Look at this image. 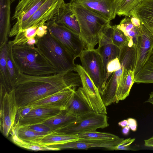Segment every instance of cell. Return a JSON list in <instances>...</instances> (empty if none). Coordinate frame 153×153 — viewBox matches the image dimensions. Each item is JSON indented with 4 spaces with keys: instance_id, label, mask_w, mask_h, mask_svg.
Wrapping results in <instances>:
<instances>
[{
    "instance_id": "43",
    "label": "cell",
    "mask_w": 153,
    "mask_h": 153,
    "mask_svg": "<svg viewBox=\"0 0 153 153\" xmlns=\"http://www.w3.org/2000/svg\"><path fill=\"white\" fill-rule=\"evenodd\" d=\"M39 39V38L36 36L31 38L27 41L26 45L30 46L36 45L38 42Z\"/></svg>"
},
{
    "instance_id": "50",
    "label": "cell",
    "mask_w": 153,
    "mask_h": 153,
    "mask_svg": "<svg viewBox=\"0 0 153 153\" xmlns=\"http://www.w3.org/2000/svg\"><path fill=\"white\" fill-rule=\"evenodd\" d=\"M77 0H71L70 2L71 3H72L73 2H75Z\"/></svg>"
},
{
    "instance_id": "41",
    "label": "cell",
    "mask_w": 153,
    "mask_h": 153,
    "mask_svg": "<svg viewBox=\"0 0 153 153\" xmlns=\"http://www.w3.org/2000/svg\"><path fill=\"white\" fill-rule=\"evenodd\" d=\"M128 126L130 129L133 131H137V123L136 120L134 118H129L127 119Z\"/></svg>"
},
{
    "instance_id": "27",
    "label": "cell",
    "mask_w": 153,
    "mask_h": 153,
    "mask_svg": "<svg viewBox=\"0 0 153 153\" xmlns=\"http://www.w3.org/2000/svg\"><path fill=\"white\" fill-rule=\"evenodd\" d=\"M13 131L18 137L25 142L38 144L41 140L48 133L37 132L27 126H14Z\"/></svg>"
},
{
    "instance_id": "31",
    "label": "cell",
    "mask_w": 153,
    "mask_h": 153,
    "mask_svg": "<svg viewBox=\"0 0 153 153\" xmlns=\"http://www.w3.org/2000/svg\"><path fill=\"white\" fill-rule=\"evenodd\" d=\"M10 134L12 141L16 145L23 148L36 151L59 150L57 148L33 144L24 141L19 138L13 130H12Z\"/></svg>"
},
{
    "instance_id": "51",
    "label": "cell",
    "mask_w": 153,
    "mask_h": 153,
    "mask_svg": "<svg viewBox=\"0 0 153 153\" xmlns=\"http://www.w3.org/2000/svg\"><path fill=\"white\" fill-rule=\"evenodd\" d=\"M10 0L11 2L12 3L16 0Z\"/></svg>"
},
{
    "instance_id": "37",
    "label": "cell",
    "mask_w": 153,
    "mask_h": 153,
    "mask_svg": "<svg viewBox=\"0 0 153 153\" xmlns=\"http://www.w3.org/2000/svg\"><path fill=\"white\" fill-rule=\"evenodd\" d=\"M134 138H128L124 139L120 143L115 146L112 150H135L130 147V145L134 142Z\"/></svg>"
},
{
    "instance_id": "20",
    "label": "cell",
    "mask_w": 153,
    "mask_h": 153,
    "mask_svg": "<svg viewBox=\"0 0 153 153\" xmlns=\"http://www.w3.org/2000/svg\"><path fill=\"white\" fill-rule=\"evenodd\" d=\"M52 19L56 24L65 26L79 34V25L76 18L71 8L70 2H65Z\"/></svg>"
},
{
    "instance_id": "29",
    "label": "cell",
    "mask_w": 153,
    "mask_h": 153,
    "mask_svg": "<svg viewBox=\"0 0 153 153\" xmlns=\"http://www.w3.org/2000/svg\"><path fill=\"white\" fill-rule=\"evenodd\" d=\"M13 45L12 41H8L7 47V65L10 84L12 87L15 88L16 80L19 71L13 60L12 51Z\"/></svg>"
},
{
    "instance_id": "30",
    "label": "cell",
    "mask_w": 153,
    "mask_h": 153,
    "mask_svg": "<svg viewBox=\"0 0 153 153\" xmlns=\"http://www.w3.org/2000/svg\"><path fill=\"white\" fill-rule=\"evenodd\" d=\"M141 0H115L116 13L119 16H131V11Z\"/></svg>"
},
{
    "instance_id": "10",
    "label": "cell",
    "mask_w": 153,
    "mask_h": 153,
    "mask_svg": "<svg viewBox=\"0 0 153 153\" xmlns=\"http://www.w3.org/2000/svg\"><path fill=\"white\" fill-rule=\"evenodd\" d=\"M74 71L80 77L82 87L92 110L96 113L107 114L106 106L99 90L88 74L80 65L76 64Z\"/></svg>"
},
{
    "instance_id": "35",
    "label": "cell",
    "mask_w": 153,
    "mask_h": 153,
    "mask_svg": "<svg viewBox=\"0 0 153 153\" xmlns=\"http://www.w3.org/2000/svg\"><path fill=\"white\" fill-rule=\"evenodd\" d=\"M77 134L79 139L85 140L114 139L119 137L110 133L99 132L96 131L82 132Z\"/></svg>"
},
{
    "instance_id": "38",
    "label": "cell",
    "mask_w": 153,
    "mask_h": 153,
    "mask_svg": "<svg viewBox=\"0 0 153 153\" xmlns=\"http://www.w3.org/2000/svg\"><path fill=\"white\" fill-rule=\"evenodd\" d=\"M121 67V64L118 57L110 61L107 65V78L108 80L111 74Z\"/></svg>"
},
{
    "instance_id": "14",
    "label": "cell",
    "mask_w": 153,
    "mask_h": 153,
    "mask_svg": "<svg viewBox=\"0 0 153 153\" xmlns=\"http://www.w3.org/2000/svg\"><path fill=\"white\" fill-rule=\"evenodd\" d=\"M110 25L98 43V47L97 49L102 60L105 85L108 81L107 65L112 60L119 57L120 51V49L114 45L112 41L110 36Z\"/></svg>"
},
{
    "instance_id": "2",
    "label": "cell",
    "mask_w": 153,
    "mask_h": 153,
    "mask_svg": "<svg viewBox=\"0 0 153 153\" xmlns=\"http://www.w3.org/2000/svg\"><path fill=\"white\" fill-rule=\"evenodd\" d=\"M70 3L79 24V35L85 49H94L110 25V21L76 2Z\"/></svg>"
},
{
    "instance_id": "15",
    "label": "cell",
    "mask_w": 153,
    "mask_h": 153,
    "mask_svg": "<svg viewBox=\"0 0 153 153\" xmlns=\"http://www.w3.org/2000/svg\"><path fill=\"white\" fill-rule=\"evenodd\" d=\"M124 139L118 137L114 139L103 140H81L57 145L56 147L60 150L63 149H88L96 147L104 148L112 150L113 148L122 141Z\"/></svg>"
},
{
    "instance_id": "13",
    "label": "cell",
    "mask_w": 153,
    "mask_h": 153,
    "mask_svg": "<svg viewBox=\"0 0 153 153\" xmlns=\"http://www.w3.org/2000/svg\"><path fill=\"white\" fill-rule=\"evenodd\" d=\"M47 0H21L15 9L12 17L16 21L11 29L9 37L14 36L19 26L30 18Z\"/></svg>"
},
{
    "instance_id": "24",
    "label": "cell",
    "mask_w": 153,
    "mask_h": 153,
    "mask_svg": "<svg viewBox=\"0 0 153 153\" xmlns=\"http://www.w3.org/2000/svg\"><path fill=\"white\" fill-rule=\"evenodd\" d=\"M7 43L0 48V92L3 94L13 89L9 79L7 65Z\"/></svg>"
},
{
    "instance_id": "45",
    "label": "cell",
    "mask_w": 153,
    "mask_h": 153,
    "mask_svg": "<svg viewBox=\"0 0 153 153\" xmlns=\"http://www.w3.org/2000/svg\"><path fill=\"white\" fill-rule=\"evenodd\" d=\"M130 129L129 127L128 126H127L123 128L122 133L124 135H127L128 134Z\"/></svg>"
},
{
    "instance_id": "6",
    "label": "cell",
    "mask_w": 153,
    "mask_h": 153,
    "mask_svg": "<svg viewBox=\"0 0 153 153\" xmlns=\"http://www.w3.org/2000/svg\"><path fill=\"white\" fill-rule=\"evenodd\" d=\"M108 126L106 114L92 111L78 117L76 120L68 125L51 132L77 134L82 132L95 131L98 128H103Z\"/></svg>"
},
{
    "instance_id": "11",
    "label": "cell",
    "mask_w": 153,
    "mask_h": 153,
    "mask_svg": "<svg viewBox=\"0 0 153 153\" xmlns=\"http://www.w3.org/2000/svg\"><path fill=\"white\" fill-rule=\"evenodd\" d=\"M64 3V0H47L30 18L19 26L14 36L21 31L45 24L50 20Z\"/></svg>"
},
{
    "instance_id": "25",
    "label": "cell",
    "mask_w": 153,
    "mask_h": 153,
    "mask_svg": "<svg viewBox=\"0 0 153 153\" xmlns=\"http://www.w3.org/2000/svg\"><path fill=\"white\" fill-rule=\"evenodd\" d=\"M79 139L78 134H69L51 132L44 136L38 144L50 146L76 141Z\"/></svg>"
},
{
    "instance_id": "16",
    "label": "cell",
    "mask_w": 153,
    "mask_h": 153,
    "mask_svg": "<svg viewBox=\"0 0 153 153\" xmlns=\"http://www.w3.org/2000/svg\"><path fill=\"white\" fill-rule=\"evenodd\" d=\"M75 88H68L59 91L30 105L33 108L51 107L65 110L76 91Z\"/></svg>"
},
{
    "instance_id": "28",
    "label": "cell",
    "mask_w": 153,
    "mask_h": 153,
    "mask_svg": "<svg viewBox=\"0 0 153 153\" xmlns=\"http://www.w3.org/2000/svg\"><path fill=\"white\" fill-rule=\"evenodd\" d=\"M77 117L71 115L65 109L62 110L58 114L43 123L49 127L52 131L68 125Z\"/></svg>"
},
{
    "instance_id": "49",
    "label": "cell",
    "mask_w": 153,
    "mask_h": 153,
    "mask_svg": "<svg viewBox=\"0 0 153 153\" xmlns=\"http://www.w3.org/2000/svg\"><path fill=\"white\" fill-rule=\"evenodd\" d=\"M148 61L153 64V51L151 53Z\"/></svg>"
},
{
    "instance_id": "4",
    "label": "cell",
    "mask_w": 153,
    "mask_h": 153,
    "mask_svg": "<svg viewBox=\"0 0 153 153\" xmlns=\"http://www.w3.org/2000/svg\"><path fill=\"white\" fill-rule=\"evenodd\" d=\"M52 66L56 73L74 71L75 59L73 55L48 32L39 38L36 45Z\"/></svg>"
},
{
    "instance_id": "40",
    "label": "cell",
    "mask_w": 153,
    "mask_h": 153,
    "mask_svg": "<svg viewBox=\"0 0 153 153\" xmlns=\"http://www.w3.org/2000/svg\"><path fill=\"white\" fill-rule=\"evenodd\" d=\"M48 32V27L46 23L40 25L36 32V37L40 38L44 36Z\"/></svg>"
},
{
    "instance_id": "17",
    "label": "cell",
    "mask_w": 153,
    "mask_h": 153,
    "mask_svg": "<svg viewBox=\"0 0 153 153\" xmlns=\"http://www.w3.org/2000/svg\"><path fill=\"white\" fill-rule=\"evenodd\" d=\"M64 110L55 107L34 108L19 121L18 126H29L43 123L50 118L56 115Z\"/></svg>"
},
{
    "instance_id": "36",
    "label": "cell",
    "mask_w": 153,
    "mask_h": 153,
    "mask_svg": "<svg viewBox=\"0 0 153 153\" xmlns=\"http://www.w3.org/2000/svg\"><path fill=\"white\" fill-rule=\"evenodd\" d=\"M33 108V106L31 105L19 107L16 116L14 126L17 125L20 120L24 117Z\"/></svg>"
},
{
    "instance_id": "46",
    "label": "cell",
    "mask_w": 153,
    "mask_h": 153,
    "mask_svg": "<svg viewBox=\"0 0 153 153\" xmlns=\"http://www.w3.org/2000/svg\"><path fill=\"white\" fill-rule=\"evenodd\" d=\"M118 125L122 128L128 126V121L127 120H124L118 123Z\"/></svg>"
},
{
    "instance_id": "44",
    "label": "cell",
    "mask_w": 153,
    "mask_h": 153,
    "mask_svg": "<svg viewBox=\"0 0 153 153\" xmlns=\"http://www.w3.org/2000/svg\"><path fill=\"white\" fill-rule=\"evenodd\" d=\"M145 146L153 148V136L144 140Z\"/></svg>"
},
{
    "instance_id": "21",
    "label": "cell",
    "mask_w": 153,
    "mask_h": 153,
    "mask_svg": "<svg viewBox=\"0 0 153 153\" xmlns=\"http://www.w3.org/2000/svg\"><path fill=\"white\" fill-rule=\"evenodd\" d=\"M10 0H0V48L7 43L11 30Z\"/></svg>"
},
{
    "instance_id": "47",
    "label": "cell",
    "mask_w": 153,
    "mask_h": 153,
    "mask_svg": "<svg viewBox=\"0 0 153 153\" xmlns=\"http://www.w3.org/2000/svg\"><path fill=\"white\" fill-rule=\"evenodd\" d=\"M143 25L150 31L153 35V25L149 24Z\"/></svg>"
},
{
    "instance_id": "22",
    "label": "cell",
    "mask_w": 153,
    "mask_h": 153,
    "mask_svg": "<svg viewBox=\"0 0 153 153\" xmlns=\"http://www.w3.org/2000/svg\"><path fill=\"white\" fill-rule=\"evenodd\" d=\"M134 76V70L127 68L124 69L116 90V103L120 100L125 99L128 96L131 89L135 83Z\"/></svg>"
},
{
    "instance_id": "9",
    "label": "cell",
    "mask_w": 153,
    "mask_h": 153,
    "mask_svg": "<svg viewBox=\"0 0 153 153\" xmlns=\"http://www.w3.org/2000/svg\"><path fill=\"white\" fill-rule=\"evenodd\" d=\"M18 107L15 89L6 92L0 98V129L6 137L10 134L13 128Z\"/></svg>"
},
{
    "instance_id": "48",
    "label": "cell",
    "mask_w": 153,
    "mask_h": 153,
    "mask_svg": "<svg viewBox=\"0 0 153 153\" xmlns=\"http://www.w3.org/2000/svg\"><path fill=\"white\" fill-rule=\"evenodd\" d=\"M144 102H149L153 105V91L151 93L149 99Z\"/></svg>"
},
{
    "instance_id": "1",
    "label": "cell",
    "mask_w": 153,
    "mask_h": 153,
    "mask_svg": "<svg viewBox=\"0 0 153 153\" xmlns=\"http://www.w3.org/2000/svg\"><path fill=\"white\" fill-rule=\"evenodd\" d=\"M82 85L78 73L33 76L19 72L15 91L18 107L30 105L55 93Z\"/></svg>"
},
{
    "instance_id": "18",
    "label": "cell",
    "mask_w": 153,
    "mask_h": 153,
    "mask_svg": "<svg viewBox=\"0 0 153 153\" xmlns=\"http://www.w3.org/2000/svg\"><path fill=\"white\" fill-rule=\"evenodd\" d=\"M115 0H77L75 2L111 21L117 15Z\"/></svg>"
},
{
    "instance_id": "12",
    "label": "cell",
    "mask_w": 153,
    "mask_h": 153,
    "mask_svg": "<svg viewBox=\"0 0 153 153\" xmlns=\"http://www.w3.org/2000/svg\"><path fill=\"white\" fill-rule=\"evenodd\" d=\"M136 59L135 75L144 66L153 51V35L141 23L136 45Z\"/></svg>"
},
{
    "instance_id": "32",
    "label": "cell",
    "mask_w": 153,
    "mask_h": 153,
    "mask_svg": "<svg viewBox=\"0 0 153 153\" xmlns=\"http://www.w3.org/2000/svg\"><path fill=\"white\" fill-rule=\"evenodd\" d=\"M135 83H153V64L148 60L134 76Z\"/></svg>"
},
{
    "instance_id": "39",
    "label": "cell",
    "mask_w": 153,
    "mask_h": 153,
    "mask_svg": "<svg viewBox=\"0 0 153 153\" xmlns=\"http://www.w3.org/2000/svg\"><path fill=\"white\" fill-rule=\"evenodd\" d=\"M27 126L30 128L39 132L48 134L52 131L51 129L49 127L43 123Z\"/></svg>"
},
{
    "instance_id": "3",
    "label": "cell",
    "mask_w": 153,
    "mask_h": 153,
    "mask_svg": "<svg viewBox=\"0 0 153 153\" xmlns=\"http://www.w3.org/2000/svg\"><path fill=\"white\" fill-rule=\"evenodd\" d=\"M12 51L13 60L20 72L33 76L56 73L52 66L34 45H13Z\"/></svg>"
},
{
    "instance_id": "34",
    "label": "cell",
    "mask_w": 153,
    "mask_h": 153,
    "mask_svg": "<svg viewBox=\"0 0 153 153\" xmlns=\"http://www.w3.org/2000/svg\"><path fill=\"white\" fill-rule=\"evenodd\" d=\"M110 36L113 43L120 49L128 46L129 40L117 25L110 26Z\"/></svg>"
},
{
    "instance_id": "42",
    "label": "cell",
    "mask_w": 153,
    "mask_h": 153,
    "mask_svg": "<svg viewBox=\"0 0 153 153\" xmlns=\"http://www.w3.org/2000/svg\"><path fill=\"white\" fill-rule=\"evenodd\" d=\"M130 18L131 22L134 25L139 28L140 27L141 23L138 18L132 16H131Z\"/></svg>"
},
{
    "instance_id": "5",
    "label": "cell",
    "mask_w": 153,
    "mask_h": 153,
    "mask_svg": "<svg viewBox=\"0 0 153 153\" xmlns=\"http://www.w3.org/2000/svg\"><path fill=\"white\" fill-rule=\"evenodd\" d=\"M118 57L121 64L120 68L114 71L108 79L103 91L100 94L105 106L117 102L116 91L120 79L124 69L134 70L136 59V46L131 47L125 46L120 49Z\"/></svg>"
},
{
    "instance_id": "26",
    "label": "cell",
    "mask_w": 153,
    "mask_h": 153,
    "mask_svg": "<svg viewBox=\"0 0 153 153\" xmlns=\"http://www.w3.org/2000/svg\"><path fill=\"white\" fill-rule=\"evenodd\" d=\"M117 27L126 36L129 42L128 46L131 47L136 46L140 27L134 25L131 22L130 18L125 16L117 25Z\"/></svg>"
},
{
    "instance_id": "8",
    "label": "cell",
    "mask_w": 153,
    "mask_h": 153,
    "mask_svg": "<svg viewBox=\"0 0 153 153\" xmlns=\"http://www.w3.org/2000/svg\"><path fill=\"white\" fill-rule=\"evenodd\" d=\"M82 66L98 88L100 94L105 86L101 57L97 49H85L79 56Z\"/></svg>"
},
{
    "instance_id": "7",
    "label": "cell",
    "mask_w": 153,
    "mask_h": 153,
    "mask_svg": "<svg viewBox=\"0 0 153 153\" xmlns=\"http://www.w3.org/2000/svg\"><path fill=\"white\" fill-rule=\"evenodd\" d=\"M50 34L66 48L75 59L85 49L79 34L65 26L56 23L52 18L46 22Z\"/></svg>"
},
{
    "instance_id": "33",
    "label": "cell",
    "mask_w": 153,
    "mask_h": 153,
    "mask_svg": "<svg viewBox=\"0 0 153 153\" xmlns=\"http://www.w3.org/2000/svg\"><path fill=\"white\" fill-rule=\"evenodd\" d=\"M40 25L33 26L19 31L15 36L13 40L12 41L13 45H26L27 41L29 39L36 36L37 29Z\"/></svg>"
},
{
    "instance_id": "23",
    "label": "cell",
    "mask_w": 153,
    "mask_h": 153,
    "mask_svg": "<svg viewBox=\"0 0 153 153\" xmlns=\"http://www.w3.org/2000/svg\"><path fill=\"white\" fill-rule=\"evenodd\" d=\"M131 16L138 18L143 24L153 25V0H141L131 11Z\"/></svg>"
},
{
    "instance_id": "19",
    "label": "cell",
    "mask_w": 153,
    "mask_h": 153,
    "mask_svg": "<svg viewBox=\"0 0 153 153\" xmlns=\"http://www.w3.org/2000/svg\"><path fill=\"white\" fill-rule=\"evenodd\" d=\"M65 110L69 114L76 117L93 111L82 87H79L76 90Z\"/></svg>"
}]
</instances>
